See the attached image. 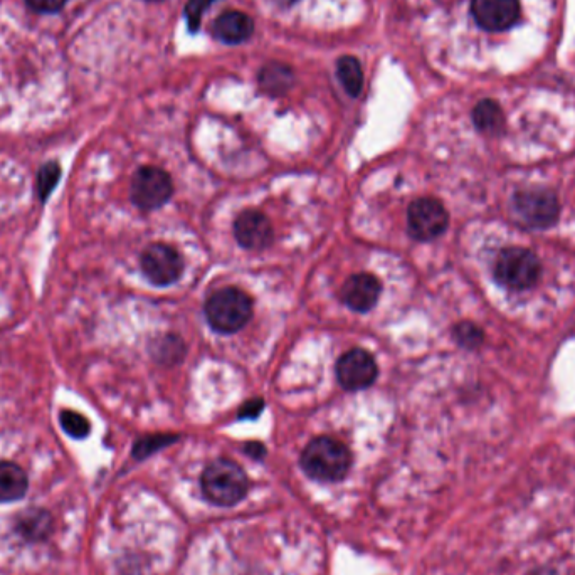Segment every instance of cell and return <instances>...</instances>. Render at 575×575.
Here are the masks:
<instances>
[{"instance_id":"1","label":"cell","mask_w":575,"mask_h":575,"mask_svg":"<svg viewBox=\"0 0 575 575\" xmlns=\"http://www.w3.org/2000/svg\"><path fill=\"white\" fill-rule=\"evenodd\" d=\"M300 465L306 475L323 483H335L347 476L352 466V453L337 439L315 438L301 453Z\"/></svg>"},{"instance_id":"2","label":"cell","mask_w":575,"mask_h":575,"mask_svg":"<svg viewBox=\"0 0 575 575\" xmlns=\"http://www.w3.org/2000/svg\"><path fill=\"white\" fill-rule=\"evenodd\" d=\"M202 493L216 507H234L248 495L249 480L231 459H216L202 473Z\"/></svg>"},{"instance_id":"3","label":"cell","mask_w":575,"mask_h":575,"mask_svg":"<svg viewBox=\"0 0 575 575\" xmlns=\"http://www.w3.org/2000/svg\"><path fill=\"white\" fill-rule=\"evenodd\" d=\"M253 317V300L239 288H222L206 301V318L212 330L222 335L239 332Z\"/></svg>"},{"instance_id":"4","label":"cell","mask_w":575,"mask_h":575,"mask_svg":"<svg viewBox=\"0 0 575 575\" xmlns=\"http://www.w3.org/2000/svg\"><path fill=\"white\" fill-rule=\"evenodd\" d=\"M495 280L508 290H530L542 275V264L537 254L525 248H507L498 254Z\"/></svg>"},{"instance_id":"5","label":"cell","mask_w":575,"mask_h":575,"mask_svg":"<svg viewBox=\"0 0 575 575\" xmlns=\"http://www.w3.org/2000/svg\"><path fill=\"white\" fill-rule=\"evenodd\" d=\"M512 209L530 229H549L559 221V199L552 190L542 187L518 190L512 197Z\"/></svg>"},{"instance_id":"6","label":"cell","mask_w":575,"mask_h":575,"mask_svg":"<svg viewBox=\"0 0 575 575\" xmlns=\"http://www.w3.org/2000/svg\"><path fill=\"white\" fill-rule=\"evenodd\" d=\"M174 194L170 175L159 167H142L133 175L130 196L132 202L142 211H157L165 206Z\"/></svg>"},{"instance_id":"7","label":"cell","mask_w":575,"mask_h":575,"mask_svg":"<svg viewBox=\"0 0 575 575\" xmlns=\"http://www.w3.org/2000/svg\"><path fill=\"white\" fill-rule=\"evenodd\" d=\"M448 226V211L438 199L421 197L407 209V229L417 241H433L446 233Z\"/></svg>"},{"instance_id":"8","label":"cell","mask_w":575,"mask_h":575,"mask_svg":"<svg viewBox=\"0 0 575 575\" xmlns=\"http://www.w3.org/2000/svg\"><path fill=\"white\" fill-rule=\"evenodd\" d=\"M140 268L152 285L170 286L179 280L184 271V263L174 248L167 244H152L143 251Z\"/></svg>"},{"instance_id":"9","label":"cell","mask_w":575,"mask_h":575,"mask_svg":"<svg viewBox=\"0 0 575 575\" xmlns=\"http://www.w3.org/2000/svg\"><path fill=\"white\" fill-rule=\"evenodd\" d=\"M379 369L372 354L364 349H352L338 359V384L345 391H362L374 384Z\"/></svg>"},{"instance_id":"10","label":"cell","mask_w":575,"mask_h":575,"mask_svg":"<svg viewBox=\"0 0 575 575\" xmlns=\"http://www.w3.org/2000/svg\"><path fill=\"white\" fill-rule=\"evenodd\" d=\"M476 24L488 32L507 31L520 19L518 0H471Z\"/></svg>"},{"instance_id":"11","label":"cell","mask_w":575,"mask_h":575,"mask_svg":"<svg viewBox=\"0 0 575 575\" xmlns=\"http://www.w3.org/2000/svg\"><path fill=\"white\" fill-rule=\"evenodd\" d=\"M234 236L244 249L261 251L270 248L275 239L270 219L259 211H244L234 221Z\"/></svg>"},{"instance_id":"12","label":"cell","mask_w":575,"mask_h":575,"mask_svg":"<svg viewBox=\"0 0 575 575\" xmlns=\"http://www.w3.org/2000/svg\"><path fill=\"white\" fill-rule=\"evenodd\" d=\"M382 285L374 275L369 273H359V275L350 276L342 286V300L350 310L359 313H367L377 305Z\"/></svg>"},{"instance_id":"13","label":"cell","mask_w":575,"mask_h":575,"mask_svg":"<svg viewBox=\"0 0 575 575\" xmlns=\"http://www.w3.org/2000/svg\"><path fill=\"white\" fill-rule=\"evenodd\" d=\"M254 22L243 12L229 11L217 17L212 34L216 39L226 44H241L253 36Z\"/></svg>"},{"instance_id":"14","label":"cell","mask_w":575,"mask_h":575,"mask_svg":"<svg viewBox=\"0 0 575 575\" xmlns=\"http://www.w3.org/2000/svg\"><path fill=\"white\" fill-rule=\"evenodd\" d=\"M29 480L21 466L0 461V503L17 502L26 495Z\"/></svg>"},{"instance_id":"15","label":"cell","mask_w":575,"mask_h":575,"mask_svg":"<svg viewBox=\"0 0 575 575\" xmlns=\"http://www.w3.org/2000/svg\"><path fill=\"white\" fill-rule=\"evenodd\" d=\"M17 532L27 542H39V540L48 539L49 533L53 530V518L44 510H31L24 513L19 522H17Z\"/></svg>"},{"instance_id":"16","label":"cell","mask_w":575,"mask_h":575,"mask_svg":"<svg viewBox=\"0 0 575 575\" xmlns=\"http://www.w3.org/2000/svg\"><path fill=\"white\" fill-rule=\"evenodd\" d=\"M293 81H295L293 71L285 64H268L259 73V86L268 95H285L286 91L290 90L291 85H293Z\"/></svg>"},{"instance_id":"17","label":"cell","mask_w":575,"mask_h":575,"mask_svg":"<svg viewBox=\"0 0 575 575\" xmlns=\"http://www.w3.org/2000/svg\"><path fill=\"white\" fill-rule=\"evenodd\" d=\"M473 122L481 133L498 135L505 128V115L498 103L493 100H483L473 110Z\"/></svg>"},{"instance_id":"18","label":"cell","mask_w":575,"mask_h":575,"mask_svg":"<svg viewBox=\"0 0 575 575\" xmlns=\"http://www.w3.org/2000/svg\"><path fill=\"white\" fill-rule=\"evenodd\" d=\"M337 74L338 80L350 96L360 95V91L364 88V71L359 59L354 56H343L338 59Z\"/></svg>"},{"instance_id":"19","label":"cell","mask_w":575,"mask_h":575,"mask_svg":"<svg viewBox=\"0 0 575 575\" xmlns=\"http://www.w3.org/2000/svg\"><path fill=\"white\" fill-rule=\"evenodd\" d=\"M185 345L182 338L175 335H167L155 342V349L152 350L153 359L162 365L179 364L184 359Z\"/></svg>"},{"instance_id":"20","label":"cell","mask_w":575,"mask_h":575,"mask_svg":"<svg viewBox=\"0 0 575 575\" xmlns=\"http://www.w3.org/2000/svg\"><path fill=\"white\" fill-rule=\"evenodd\" d=\"M61 179V167L58 162H48L41 169L37 170L36 175V196L41 202L48 201L56 185Z\"/></svg>"},{"instance_id":"21","label":"cell","mask_w":575,"mask_h":575,"mask_svg":"<svg viewBox=\"0 0 575 575\" xmlns=\"http://www.w3.org/2000/svg\"><path fill=\"white\" fill-rule=\"evenodd\" d=\"M59 423L64 433L73 439L88 438L91 433V424L80 412L63 411L59 414Z\"/></svg>"},{"instance_id":"22","label":"cell","mask_w":575,"mask_h":575,"mask_svg":"<svg viewBox=\"0 0 575 575\" xmlns=\"http://www.w3.org/2000/svg\"><path fill=\"white\" fill-rule=\"evenodd\" d=\"M179 436L175 434H155V436H145V438L138 439L135 446H133V456L137 459H145L150 454L157 453L160 449L175 443Z\"/></svg>"},{"instance_id":"23","label":"cell","mask_w":575,"mask_h":575,"mask_svg":"<svg viewBox=\"0 0 575 575\" xmlns=\"http://www.w3.org/2000/svg\"><path fill=\"white\" fill-rule=\"evenodd\" d=\"M454 338L463 349L475 350L480 349L485 340V333L478 325L471 322L458 323L454 327Z\"/></svg>"},{"instance_id":"24","label":"cell","mask_w":575,"mask_h":575,"mask_svg":"<svg viewBox=\"0 0 575 575\" xmlns=\"http://www.w3.org/2000/svg\"><path fill=\"white\" fill-rule=\"evenodd\" d=\"M214 2H216V0H189V4L185 7V19H187L190 31H199L202 14H204Z\"/></svg>"},{"instance_id":"25","label":"cell","mask_w":575,"mask_h":575,"mask_svg":"<svg viewBox=\"0 0 575 575\" xmlns=\"http://www.w3.org/2000/svg\"><path fill=\"white\" fill-rule=\"evenodd\" d=\"M26 4L31 7L32 11L53 14L63 9L66 0H26Z\"/></svg>"},{"instance_id":"26","label":"cell","mask_w":575,"mask_h":575,"mask_svg":"<svg viewBox=\"0 0 575 575\" xmlns=\"http://www.w3.org/2000/svg\"><path fill=\"white\" fill-rule=\"evenodd\" d=\"M264 401L259 397H254L251 401L246 402L241 409H239V419H256L259 414L263 412Z\"/></svg>"},{"instance_id":"27","label":"cell","mask_w":575,"mask_h":575,"mask_svg":"<svg viewBox=\"0 0 575 575\" xmlns=\"http://www.w3.org/2000/svg\"><path fill=\"white\" fill-rule=\"evenodd\" d=\"M244 451L254 459H263L264 456H266V448H264L263 444L256 443V441L246 444V446H244Z\"/></svg>"},{"instance_id":"28","label":"cell","mask_w":575,"mask_h":575,"mask_svg":"<svg viewBox=\"0 0 575 575\" xmlns=\"http://www.w3.org/2000/svg\"><path fill=\"white\" fill-rule=\"evenodd\" d=\"M528 575H555L554 570L550 569H535L533 572H530Z\"/></svg>"},{"instance_id":"29","label":"cell","mask_w":575,"mask_h":575,"mask_svg":"<svg viewBox=\"0 0 575 575\" xmlns=\"http://www.w3.org/2000/svg\"><path fill=\"white\" fill-rule=\"evenodd\" d=\"M276 4H280L283 7H290L295 4L296 0H275Z\"/></svg>"},{"instance_id":"30","label":"cell","mask_w":575,"mask_h":575,"mask_svg":"<svg viewBox=\"0 0 575 575\" xmlns=\"http://www.w3.org/2000/svg\"><path fill=\"white\" fill-rule=\"evenodd\" d=\"M148 2H162V0H148Z\"/></svg>"}]
</instances>
